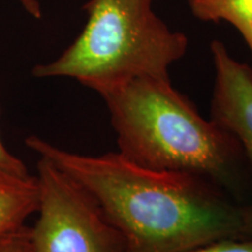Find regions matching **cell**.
Masks as SVG:
<instances>
[{
  "label": "cell",
  "mask_w": 252,
  "mask_h": 252,
  "mask_svg": "<svg viewBox=\"0 0 252 252\" xmlns=\"http://www.w3.org/2000/svg\"><path fill=\"white\" fill-rule=\"evenodd\" d=\"M26 145L94 198L122 234L125 252H187L252 234L249 206L201 176L145 168L119 152H70L36 135Z\"/></svg>",
  "instance_id": "1"
},
{
  "label": "cell",
  "mask_w": 252,
  "mask_h": 252,
  "mask_svg": "<svg viewBox=\"0 0 252 252\" xmlns=\"http://www.w3.org/2000/svg\"><path fill=\"white\" fill-rule=\"evenodd\" d=\"M100 97L126 159L153 171L201 176L250 206L252 175L239 141L204 119L171 78H135Z\"/></svg>",
  "instance_id": "2"
},
{
  "label": "cell",
  "mask_w": 252,
  "mask_h": 252,
  "mask_svg": "<svg viewBox=\"0 0 252 252\" xmlns=\"http://www.w3.org/2000/svg\"><path fill=\"white\" fill-rule=\"evenodd\" d=\"M153 0H89L88 21L58 59L33 69L35 77H70L103 94L135 78H169L188 37L172 31Z\"/></svg>",
  "instance_id": "3"
},
{
  "label": "cell",
  "mask_w": 252,
  "mask_h": 252,
  "mask_svg": "<svg viewBox=\"0 0 252 252\" xmlns=\"http://www.w3.org/2000/svg\"><path fill=\"white\" fill-rule=\"evenodd\" d=\"M36 179L37 219L30 228L34 252H125L121 232L78 182L42 157Z\"/></svg>",
  "instance_id": "4"
},
{
  "label": "cell",
  "mask_w": 252,
  "mask_h": 252,
  "mask_svg": "<svg viewBox=\"0 0 252 252\" xmlns=\"http://www.w3.org/2000/svg\"><path fill=\"white\" fill-rule=\"evenodd\" d=\"M210 52L215 68L210 119L239 141L252 175V68L219 40L210 43ZM249 209L252 214V202Z\"/></svg>",
  "instance_id": "5"
},
{
  "label": "cell",
  "mask_w": 252,
  "mask_h": 252,
  "mask_svg": "<svg viewBox=\"0 0 252 252\" xmlns=\"http://www.w3.org/2000/svg\"><path fill=\"white\" fill-rule=\"evenodd\" d=\"M39 207L36 175L19 176L0 173V238L26 225Z\"/></svg>",
  "instance_id": "6"
},
{
  "label": "cell",
  "mask_w": 252,
  "mask_h": 252,
  "mask_svg": "<svg viewBox=\"0 0 252 252\" xmlns=\"http://www.w3.org/2000/svg\"><path fill=\"white\" fill-rule=\"evenodd\" d=\"M191 14L204 23L226 21L239 32L252 54V0H186Z\"/></svg>",
  "instance_id": "7"
},
{
  "label": "cell",
  "mask_w": 252,
  "mask_h": 252,
  "mask_svg": "<svg viewBox=\"0 0 252 252\" xmlns=\"http://www.w3.org/2000/svg\"><path fill=\"white\" fill-rule=\"evenodd\" d=\"M187 252H252V234L219 239Z\"/></svg>",
  "instance_id": "8"
},
{
  "label": "cell",
  "mask_w": 252,
  "mask_h": 252,
  "mask_svg": "<svg viewBox=\"0 0 252 252\" xmlns=\"http://www.w3.org/2000/svg\"><path fill=\"white\" fill-rule=\"evenodd\" d=\"M0 252H34L30 228L24 225L0 238Z\"/></svg>",
  "instance_id": "9"
},
{
  "label": "cell",
  "mask_w": 252,
  "mask_h": 252,
  "mask_svg": "<svg viewBox=\"0 0 252 252\" xmlns=\"http://www.w3.org/2000/svg\"><path fill=\"white\" fill-rule=\"evenodd\" d=\"M0 173L19 176L30 175L24 162L6 149L1 135H0Z\"/></svg>",
  "instance_id": "10"
},
{
  "label": "cell",
  "mask_w": 252,
  "mask_h": 252,
  "mask_svg": "<svg viewBox=\"0 0 252 252\" xmlns=\"http://www.w3.org/2000/svg\"><path fill=\"white\" fill-rule=\"evenodd\" d=\"M18 1L23 5L25 11H26L28 14H31L33 18L40 19L42 17L40 4L37 0H18Z\"/></svg>",
  "instance_id": "11"
}]
</instances>
